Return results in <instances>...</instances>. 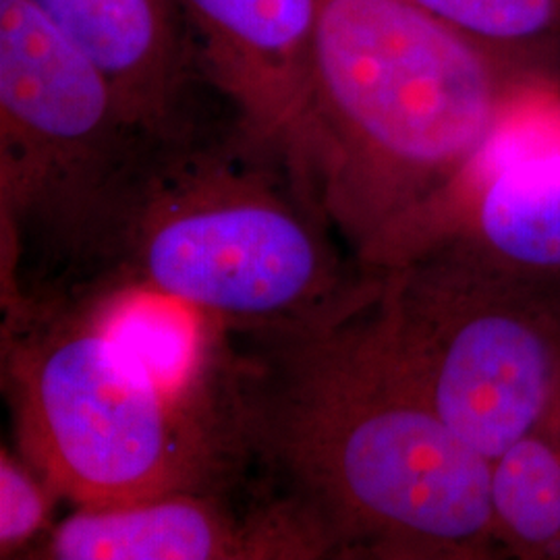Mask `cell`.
Returning a JSON list of instances; mask_svg holds the SVG:
<instances>
[{
	"instance_id": "obj_1",
	"label": "cell",
	"mask_w": 560,
	"mask_h": 560,
	"mask_svg": "<svg viewBox=\"0 0 560 560\" xmlns=\"http://www.w3.org/2000/svg\"><path fill=\"white\" fill-rule=\"evenodd\" d=\"M374 289L332 320L233 335L247 463L293 504L328 559L506 557L492 460L457 436L384 337Z\"/></svg>"
},
{
	"instance_id": "obj_2",
	"label": "cell",
	"mask_w": 560,
	"mask_h": 560,
	"mask_svg": "<svg viewBox=\"0 0 560 560\" xmlns=\"http://www.w3.org/2000/svg\"><path fill=\"white\" fill-rule=\"evenodd\" d=\"M534 90L413 0H320L291 164L376 272L420 245Z\"/></svg>"
},
{
	"instance_id": "obj_3",
	"label": "cell",
	"mask_w": 560,
	"mask_h": 560,
	"mask_svg": "<svg viewBox=\"0 0 560 560\" xmlns=\"http://www.w3.org/2000/svg\"><path fill=\"white\" fill-rule=\"evenodd\" d=\"M337 237L279 152L235 122L214 140L194 127L150 152L90 293L154 291L233 335L303 328L349 312L374 289V275L342 256Z\"/></svg>"
},
{
	"instance_id": "obj_4",
	"label": "cell",
	"mask_w": 560,
	"mask_h": 560,
	"mask_svg": "<svg viewBox=\"0 0 560 560\" xmlns=\"http://www.w3.org/2000/svg\"><path fill=\"white\" fill-rule=\"evenodd\" d=\"M4 386L21 457L75 506L224 490L247 467L237 384L166 381L88 301L9 316Z\"/></svg>"
},
{
	"instance_id": "obj_5",
	"label": "cell",
	"mask_w": 560,
	"mask_h": 560,
	"mask_svg": "<svg viewBox=\"0 0 560 560\" xmlns=\"http://www.w3.org/2000/svg\"><path fill=\"white\" fill-rule=\"evenodd\" d=\"M161 138L27 0H0V208L9 312L101 282Z\"/></svg>"
},
{
	"instance_id": "obj_6",
	"label": "cell",
	"mask_w": 560,
	"mask_h": 560,
	"mask_svg": "<svg viewBox=\"0 0 560 560\" xmlns=\"http://www.w3.org/2000/svg\"><path fill=\"white\" fill-rule=\"evenodd\" d=\"M376 312L442 421L488 460L560 409V284L515 279L444 245L382 268Z\"/></svg>"
},
{
	"instance_id": "obj_7",
	"label": "cell",
	"mask_w": 560,
	"mask_h": 560,
	"mask_svg": "<svg viewBox=\"0 0 560 560\" xmlns=\"http://www.w3.org/2000/svg\"><path fill=\"white\" fill-rule=\"evenodd\" d=\"M224 490L75 506L36 548L52 560L328 559L300 511L266 492L237 513Z\"/></svg>"
},
{
	"instance_id": "obj_8",
	"label": "cell",
	"mask_w": 560,
	"mask_h": 560,
	"mask_svg": "<svg viewBox=\"0 0 560 560\" xmlns=\"http://www.w3.org/2000/svg\"><path fill=\"white\" fill-rule=\"evenodd\" d=\"M425 245L515 279L560 284V140L534 122L506 120L413 252Z\"/></svg>"
},
{
	"instance_id": "obj_9",
	"label": "cell",
	"mask_w": 560,
	"mask_h": 560,
	"mask_svg": "<svg viewBox=\"0 0 560 560\" xmlns=\"http://www.w3.org/2000/svg\"><path fill=\"white\" fill-rule=\"evenodd\" d=\"M201 80L233 122L293 161L320 0H177Z\"/></svg>"
},
{
	"instance_id": "obj_10",
	"label": "cell",
	"mask_w": 560,
	"mask_h": 560,
	"mask_svg": "<svg viewBox=\"0 0 560 560\" xmlns=\"http://www.w3.org/2000/svg\"><path fill=\"white\" fill-rule=\"evenodd\" d=\"M117 90L154 138L196 127L191 85L201 80L177 0H27Z\"/></svg>"
},
{
	"instance_id": "obj_11",
	"label": "cell",
	"mask_w": 560,
	"mask_h": 560,
	"mask_svg": "<svg viewBox=\"0 0 560 560\" xmlns=\"http://www.w3.org/2000/svg\"><path fill=\"white\" fill-rule=\"evenodd\" d=\"M527 88L560 92V0H413Z\"/></svg>"
},
{
	"instance_id": "obj_12",
	"label": "cell",
	"mask_w": 560,
	"mask_h": 560,
	"mask_svg": "<svg viewBox=\"0 0 560 560\" xmlns=\"http://www.w3.org/2000/svg\"><path fill=\"white\" fill-rule=\"evenodd\" d=\"M490 497L506 557L560 559V448L546 428L492 460Z\"/></svg>"
},
{
	"instance_id": "obj_13",
	"label": "cell",
	"mask_w": 560,
	"mask_h": 560,
	"mask_svg": "<svg viewBox=\"0 0 560 560\" xmlns=\"http://www.w3.org/2000/svg\"><path fill=\"white\" fill-rule=\"evenodd\" d=\"M59 494L40 474L7 451L0 455V557L9 559L40 538Z\"/></svg>"
},
{
	"instance_id": "obj_14",
	"label": "cell",
	"mask_w": 560,
	"mask_h": 560,
	"mask_svg": "<svg viewBox=\"0 0 560 560\" xmlns=\"http://www.w3.org/2000/svg\"><path fill=\"white\" fill-rule=\"evenodd\" d=\"M552 92H557V90H536V92L527 94L515 108H520V106H541V102L546 101V96L552 94ZM515 108H513V110H515ZM544 108H546V104H544ZM544 108H541V110H544ZM513 110H511V113H513Z\"/></svg>"
},
{
	"instance_id": "obj_15",
	"label": "cell",
	"mask_w": 560,
	"mask_h": 560,
	"mask_svg": "<svg viewBox=\"0 0 560 560\" xmlns=\"http://www.w3.org/2000/svg\"><path fill=\"white\" fill-rule=\"evenodd\" d=\"M559 420H560V409H559Z\"/></svg>"
}]
</instances>
